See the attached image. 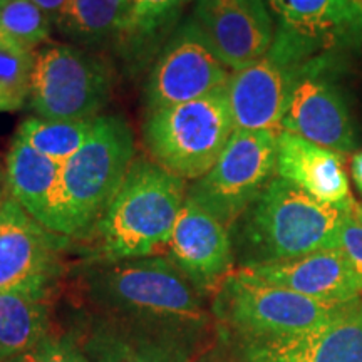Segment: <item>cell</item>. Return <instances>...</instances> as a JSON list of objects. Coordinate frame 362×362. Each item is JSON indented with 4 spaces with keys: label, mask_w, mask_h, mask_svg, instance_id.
Masks as SVG:
<instances>
[{
    "label": "cell",
    "mask_w": 362,
    "mask_h": 362,
    "mask_svg": "<svg viewBox=\"0 0 362 362\" xmlns=\"http://www.w3.org/2000/svg\"><path fill=\"white\" fill-rule=\"evenodd\" d=\"M112 71L101 56L74 44L34 52L29 106L44 119H96L110 101Z\"/></svg>",
    "instance_id": "obj_7"
},
{
    "label": "cell",
    "mask_w": 362,
    "mask_h": 362,
    "mask_svg": "<svg viewBox=\"0 0 362 362\" xmlns=\"http://www.w3.org/2000/svg\"><path fill=\"white\" fill-rule=\"evenodd\" d=\"M277 136L272 131L235 129L214 168L188 187L189 200L232 230L277 176Z\"/></svg>",
    "instance_id": "obj_9"
},
{
    "label": "cell",
    "mask_w": 362,
    "mask_h": 362,
    "mask_svg": "<svg viewBox=\"0 0 362 362\" xmlns=\"http://www.w3.org/2000/svg\"><path fill=\"white\" fill-rule=\"evenodd\" d=\"M34 51L0 33V112L21 110L29 101Z\"/></svg>",
    "instance_id": "obj_25"
},
{
    "label": "cell",
    "mask_w": 362,
    "mask_h": 362,
    "mask_svg": "<svg viewBox=\"0 0 362 362\" xmlns=\"http://www.w3.org/2000/svg\"><path fill=\"white\" fill-rule=\"evenodd\" d=\"M347 216L275 176L230 230L235 262L250 269L337 248Z\"/></svg>",
    "instance_id": "obj_2"
},
{
    "label": "cell",
    "mask_w": 362,
    "mask_h": 362,
    "mask_svg": "<svg viewBox=\"0 0 362 362\" xmlns=\"http://www.w3.org/2000/svg\"><path fill=\"white\" fill-rule=\"evenodd\" d=\"M168 250L170 259L202 292L220 288L235 265L228 226L188 197L175 223Z\"/></svg>",
    "instance_id": "obj_14"
},
{
    "label": "cell",
    "mask_w": 362,
    "mask_h": 362,
    "mask_svg": "<svg viewBox=\"0 0 362 362\" xmlns=\"http://www.w3.org/2000/svg\"><path fill=\"white\" fill-rule=\"evenodd\" d=\"M187 197V181L156 163L134 160L94 228L103 260L143 259L168 247Z\"/></svg>",
    "instance_id": "obj_3"
},
{
    "label": "cell",
    "mask_w": 362,
    "mask_h": 362,
    "mask_svg": "<svg viewBox=\"0 0 362 362\" xmlns=\"http://www.w3.org/2000/svg\"><path fill=\"white\" fill-rule=\"evenodd\" d=\"M62 165L40 155L19 134L7 155V189L40 225L59 233V193Z\"/></svg>",
    "instance_id": "obj_19"
},
{
    "label": "cell",
    "mask_w": 362,
    "mask_h": 362,
    "mask_svg": "<svg viewBox=\"0 0 362 362\" xmlns=\"http://www.w3.org/2000/svg\"><path fill=\"white\" fill-rule=\"evenodd\" d=\"M346 305L314 300L238 269L220 285L214 309L243 339H269L314 330L330 322Z\"/></svg>",
    "instance_id": "obj_6"
},
{
    "label": "cell",
    "mask_w": 362,
    "mask_h": 362,
    "mask_svg": "<svg viewBox=\"0 0 362 362\" xmlns=\"http://www.w3.org/2000/svg\"><path fill=\"white\" fill-rule=\"evenodd\" d=\"M189 0H128L126 22L117 45L136 64L160 52L178 25L181 11Z\"/></svg>",
    "instance_id": "obj_20"
},
{
    "label": "cell",
    "mask_w": 362,
    "mask_h": 362,
    "mask_svg": "<svg viewBox=\"0 0 362 362\" xmlns=\"http://www.w3.org/2000/svg\"><path fill=\"white\" fill-rule=\"evenodd\" d=\"M33 2L37 7L42 8V11L51 17L52 22H56L57 17L64 12V8L69 0H33Z\"/></svg>",
    "instance_id": "obj_29"
},
{
    "label": "cell",
    "mask_w": 362,
    "mask_h": 362,
    "mask_svg": "<svg viewBox=\"0 0 362 362\" xmlns=\"http://www.w3.org/2000/svg\"><path fill=\"white\" fill-rule=\"evenodd\" d=\"M59 235L40 225L13 198L0 203V292L19 291L49 297L66 243Z\"/></svg>",
    "instance_id": "obj_12"
},
{
    "label": "cell",
    "mask_w": 362,
    "mask_h": 362,
    "mask_svg": "<svg viewBox=\"0 0 362 362\" xmlns=\"http://www.w3.org/2000/svg\"><path fill=\"white\" fill-rule=\"evenodd\" d=\"M351 175L357 192L362 194V149L356 151L351 158Z\"/></svg>",
    "instance_id": "obj_30"
},
{
    "label": "cell",
    "mask_w": 362,
    "mask_h": 362,
    "mask_svg": "<svg viewBox=\"0 0 362 362\" xmlns=\"http://www.w3.org/2000/svg\"><path fill=\"white\" fill-rule=\"evenodd\" d=\"M93 352L96 362H189L188 339L170 336L111 334L96 339Z\"/></svg>",
    "instance_id": "obj_23"
},
{
    "label": "cell",
    "mask_w": 362,
    "mask_h": 362,
    "mask_svg": "<svg viewBox=\"0 0 362 362\" xmlns=\"http://www.w3.org/2000/svg\"><path fill=\"white\" fill-rule=\"evenodd\" d=\"M2 194H4V185H2V178H0V203H2V202H4Z\"/></svg>",
    "instance_id": "obj_32"
},
{
    "label": "cell",
    "mask_w": 362,
    "mask_h": 362,
    "mask_svg": "<svg viewBox=\"0 0 362 362\" xmlns=\"http://www.w3.org/2000/svg\"><path fill=\"white\" fill-rule=\"evenodd\" d=\"M2 2H7V0H0V4H2Z\"/></svg>",
    "instance_id": "obj_33"
},
{
    "label": "cell",
    "mask_w": 362,
    "mask_h": 362,
    "mask_svg": "<svg viewBox=\"0 0 362 362\" xmlns=\"http://www.w3.org/2000/svg\"><path fill=\"white\" fill-rule=\"evenodd\" d=\"M96 119H44L35 116L25 119L19 126L17 134L40 155L57 163H66L88 141L96 126Z\"/></svg>",
    "instance_id": "obj_24"
},
{
    "label": "cell",
    "mask_w": 362,
    "mask_h": 362,
    "mask_svg": "<svg viewBox=\"0 0 362 362\" xmlns=\"http://www.w3.org/2000/svg\"><path fill=\"white\" fill-rule=\"evenodd\" d=\"M243 362H362V297L314 330L243 339Z\"/></svg>",
    "instance_id": "obj_15"
},
{
    "label": "cell",
    "mask_w": 362,
    "mask_h": 362,
    "mask_svg": "<svg viewBox=\"0 0 362 362\" xmlns=\"http://www.w3.org/2000/svg\"><path fill=\"white\" fill-rule=\"evenodd\" d=\"M269 6L279 29L319 56L362 45V0H269Z\"/></svg>",
    "instance_id": "obj_17"
},
{
    "label": "cell",
    "mask_w": 362,
    "mask_h": 362,
    "mask_svg": "<svg viewBox=\"0 0 362 362\" xmlns=\"http://www.w3.org/2000/svg\"><path fill=\"white\" fill-rule=\"evenodd\" d=\"M192 21L211 52L232 72L264 57L275 39L264 0H197Z\"/></svg>",
    "instance_id": "obj_13"
},
{
    "label": "cell",
    "mask_w": 362,
    "mask_h": 362,
    "mask_svg": "<svg viewBox=\"0 0 362 362\" xmlns=\"http://www.w3.org/2000/svg\"><path fill=\"white\" fill-rule=\"evenodd\" d=\"M8 362H90L79 347L67 339L45 336L33 349Z\"/></svg>",
    "instance_id": "obj_27"
},
{
    "label": "cell",
    "mask_w": 362,
    "mask_h": 362,
    "mask_svg": "<svg viewBox=\"0 0 362 362\" xmlns=\"http://www.w3.org/2000/svg\"><path fill=\"white\" fill-rule=\"evenodd\" d=\"M356 220L357 221H361V223H362V205L361 206H357V210H356Z\"/></svg>",
    "instance_id": "obj_31"
},
{
    "label": "cell",
    "mask_w": 362,
    "mask_h": 362,
    "mask_svg": "<svg viewBox=\"0 0 362 362\" xmlns=\"http://www.w3.org/2000/svg\"><path fill=\"white\" fill-rule=\"evenodd\" d=\"M337 250L342 252L347 264L354 272L357 282L362 287V223L354 215L347 216L337 238Z\"/></svg>",
    "instance_id": "obj_28"
},
{
    "label": "cell",
    "mask_w": 362,
    "mask_h": 362,
    "mask_svg": "<svg viewBox=\"0 0 362 362\" xmlns=\"http://www.w3.org/2000/svg\"><path fill=\"white\" fill-rule=\"evenodd\" d=\"M330 54L310 59L293 88L282 131L347 155L357 146V129L347 99L330 79Z\"/></svg>",
    "instance_id": "obj_11"
},
{
    "label": "cell",
    "mask_w": 362,
    "mask_h": 362,
    "mask_svg": "<svg viewBox=\"0 0 362 362\" xmlns=\"http://www.w3.org/2000/svg\"><path fill=\"white\" fill-rule=\"evenodd\" d=\"M128 0H69L54 25L69 44L99 47L119 42L123 34Z\"/></svg>",
    "instance_id": "obj_22"
},
{
    "label": "cell",
    "mask_w": 362,
    "mask_h": 362,
    "mask_svg": "<svg viewBox=\"0 0 362 362\" xmlns=\"http://www.w3.org/2000/svg\"><path fill=\"white\" fill-rule=\"evenodd\" d=\"M277 176L291 181L324 205L356 215L344 155L300 136L280 131L277 136Z\"/></svg>",
    "instance_id": "obj_16"
},
{
    "label": "cell",
    "mask_w": 362,
    "mask_h": 362,
    "mask_svg": "<svg viewBox=\"0 0 362 362\" xmlns=\"http://www.w3.org/2000/svg\"><path fill=\"white\" fill-rule=\"evenodd\" d=\"M45 336H49L47 297L19 291L0 292V362L16 359Z\"/></svg>",
    "instance_id": "obj_21"
},
{
    "label": "cell",
    "mask_w": 362,
    "mask_h": 362,
    "mask_svg": "<svg viewBox=\"0 0 362 362\" xmlns=\"http://www.w3.org/2000/svg\"><path fill=\"white\" fill-rule=\"evenodd\" d=\"M134 161V133L123 116H99L83 148L62 165L59 235L96 228Z\"/></svg>",
    "instance_id": "obj_4"
},
{
    "label": "cell",
    "mask_w": 362,
    "mask_h": 362,
    "mask_svg": "<svg viewBox=\"0 0 362 362\" xmlns=\"http://www.w3.org/2000/svg\"><path fill=\"white\" fill-rule=\"evenodd\" d=\"M54 22L33 0H7L0 4V33L35 52L47 42Z\"/></svg>",
    "instance_id": "obj_26"
},
{
    "label": "cell",
    "mask_w": 362,
    "mask_h": 362,
    "mask_svg": "<svg viewBox=\"0 0 362 362\" xmlns=\"http://www.w3.org/2000/svg\"><path fill=\"white\" fill-rule=\"evenodd\" d=\"M317 56L300 39L277 29L264 57L230 76L226 96L235 129L280 133L298 76Z\"/></svg>",
    "instance_id": "obj_8"
},
{
    "label": "cell",
    "mask_w": 362,
    "mask_h": 362,
    "mask_svg": "<svg viewBox=\"0 0 362 362\" xmlns=\"http://www.w3.org/2000/svg\"><path fill=\"white\" fill-rule=\"evenodd\" d=\"M232 71L218 61L192 19L176 25L153 61L143 90L146 112L188 103L228 84Z\"/></svg>",
    "instance_id": "obj_10"
},
{
    "label": "cell",
    "mask_w": 362,
    "mask_h": 362,
    "mask_svg": "<svg viewBox=\"0 0 362 362\" xmlns=\"http://www.w3.org/2000/svg\"><path fill=\"white\" fill-rule=\"evenodd\" d=\"M257 279L288 288L325 304H349L362 297V287L337 248L245 269Z\"/></svg>",
    "instance_id": "obj_18"
},
{
    "label": "cell",
    "mask_w": 362,
    "mask_h": 362,
    "mask_svg": "<svg viewBox=\"0 0 362 362\" xmlns=\"http://www.w3.org/2000/svg\"><path fill=\"white\" fill-rule=\"evenodd\" d=\"M235 123L226 86L193 101L146 112L141 129L151 161L185 181H197L214 168Z\"/></svg>",
    "instance_id": "obj_5"
},
{
    "label": "cell",
    "mask_w": 362,
    "mask_h": 362,
    "mask_svg": "<svg viewBox=\"0 0 362 362\" xmlns=\"http://www.w3.org/2000/svg\"><path fill=\"white\" fill-rule=\"evenodd\" d=\"M83 280L89 300L121 330L188 339L206 324L202 291L168 255L103 260Z\"/></svg>",
    "instance_id": "obj_1"
}]
</instances>
